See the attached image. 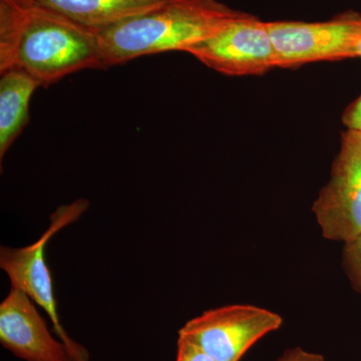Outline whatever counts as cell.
Segmentation results:
<instances>
[{"mask_svg":"<svg viewBox=\"0 0 361 361\" xmlns=\"http://www.w3.org/2000/svg\"><path fill=\"white\" fill-rule=\"evenodd\" d=\"M87 70H106L97 32L35 0H0V73L21 71L47 87Z\"/></svg>","mask_w":361,"mask_h":361,"instance_id":"6da1fadb","label":"cell"},{"mask_svg":"<svg viewBox=\"0 0 361 361\" xmlns=\"http://www.w3.org/2000/svg\"><path fill=\"white\" fill-rule=\"evenodd\" d=\"M312 212L325 239L345 244L361 237L360 132L342 133L329 182L320 190Z\"/></svg>","mask_w":361,"mask_h":361,"instance_id":"8992f818","label":"cell"},{"mask_svg":"<svg viewBox=\"0 0 361 361\" xmlns=\"http://www.w3.org/2000/svg\"><path fill=\"white\" fill-rule=\"evenodd\" d=\"M342 264L351 283L361 293V237L344 244Z\"/></svg>","mask_w":361,"mask_h":361,"instance_id":"8fae6325","label":"cell"},{"mask_svg":"<svg viewBox=\"0 0 361 361\" xmlns=\"http://www.w3.org/2000/svg\"><path fill=\"white\" fill-rule=\"evenodd\" d=\"M358 58H361V40H360V47H358Z\"/></svg>","mask_w":361,"mask_h":361,"instance_id":"9a60e30c","label":"cell"},{"mask_svg":"<svg viewBox=\"0 0 361 361\" xmlns=\"http://www.w3.org/2000/svg\"><path fill=\"white\" fill-rule=\"evenodd\" d=\"M283 324L278 313L249 304L207 310L185 323L179 337L198 346L216 361H240L260 339Z\"/></svg>","mask_w":361,"mask_h":361,"instance_id":"5b68a950","label":"cell"},{"mask_svg":"<svg viewBox=\"0 0 361 361\" xmlns=\"http://www.w3.org/2000/svg\"><path fill=\"white\" fill-rule=\"evenodd\" d=\"M94 32L163 6L169 0H35Z\"/></svg>","mask_w":361,"mask_h":361,"instance_id":"9c48e42d","label":"cell"},{"mask_svg":"<svg viewBox=\"0 0 361 361\" xmlns=\"http://www.w3.org/2000/svg\"><path fill=\"white\" fill-rule=\"evenodd\" d=\"M176 361H216L205 351L187 339L179 337L177 342Z\"/></svg>","mask_w":361,"mask_h":361,"instance_id":"7c38bea8","label":"cell"},{"mask_svg":"<svg viewBox=\"0 0 361 361\" xmlns=\"http://www.w3.org/2000/svg\"><path fill=\"white\" fill-rule=\"evenodd\" d=\"M0 342L25 361H73L66 344L52 336L35 301L13 287L0 304Z\"/></svg>","mask_w":361,"mask_h":361,"instance_id":"ba28073f","label":"cell"},{"mask_svg":"<svg viewBox=\"0 0 361 361\" xmlns=\"http://www.w3.org/2000/svg\"><path fill=\"white\" fill-rule=\"evenodd\" d=\"M0 161L30 122V103L40 85L18 71L0 73Z\"/></svg>","mask_w":361,"mask_h":361,"instance_id":"30bf717a","label":"cell"},{"mask_svg":"<svg viewBox=\"0 0 361 361\" xmlns=\"http://www.w3.org/2000/svg\"><path fill=\"white\" fill-rule=\"evenodd\" d=\"M89 206V201L80 199L70 205L59 207L51 216V225L37 242L23 248L1 247L0 250V267L11 280V287L30 296L49 315L54 332L66 344L73 361H90V353L84 345L68 336L59 319L51 273L45 261V249L56 233L80 219Z\"/></svg>","mask_w":361,"mask_h":361,"instance_id":"3957f363","label":"cell"},{"mask_svg":"<svg viewBox=\"0 0 361 361\" xmlns=\"http://www.w3.org/2000/svg\"><path fill=\"white\" fill-rule=\"evenodd\" d=\"M342 123L346 129L361 133V94L344 111Z\"/></svg>","mask_w":361,"mask_h":361,"instance_id":"4fadbf2b","label":"cell"},{"mask_svg":"<svg viewBox=\"0 0 361 361\" xmlns=\"http://www.w3.org/2000/svg\"><path fill=\"white\" fill-rule=\"evenodd\" d=\"M245 13L219 0H169L97 32L106 70L145 56L186 52Z\"/></svg>","mask_w":361,"mask_h":361,"instance_id":"7a4b0ae2","label":"cell"},{"mask_svg":"<svg viewBox=\"0 0 361 361\" xmlns=\"http://www.w3.org/2000/svg\"><path fill=\"white\" fill-rule=\"evenodd\" d=\"M277 68L358 58L361 13L348 11L325 21H267Z\"/></svg>","mask_w":361,"mask_h":361,"instance_id":"277c9868","label":"cell"},{"mask_svg":"<svg viewBox=\"0 0 361 361\" xmlns=\"http://www.w3.org/2000/svg\"><path fill=\"white\" fill-rule=\"evenodd\" d=\"M186 52L229 77L261 75L277 68L267 21L247 13Z\"/></svg>","mask_w":361,"mask_h":361,"instance_id":"52a82bcc","label":"cell"},{"mask_svg":"<svg viewBox=\"0 0 361 361\" xmlns=\"http://www.w3.org/2000/svg\"><path fill=\"white\" fill-rule=\"evenodd\" d=\"M275 361H325V358L318 353H311L302 348L287 349Z\"/></svg>","mask_w":361,"mask_h":361,"instance_id":"5bb4252c","label":"cell"}]
</instances>
